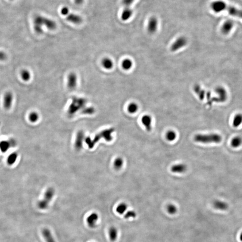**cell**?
Listing matches in <instances>:
<instances>
[{
  "label": "cell",
  "mask_w": 242,
  "mask_h": 242,
  "mask_svg": "<svg viewBox=\"0 0 242 242\" xmlns=\"http://www.w3.org/2000/svg\"><path fill=\"white\" fill-rule=\"evenodd\" d=\"M239 239L240 241L242 242V232L240 234V236H239Z\"/></svg>",
  "instance_id": "cell-39"
},
{
  "label": "cell",
  "mask_w": 242,
  "mask_h": 242,
  "mask_svg": "<svg viewBox=\"0 0 242 242\" xmlns=\"http://www.w3.org/2000/svg\"><path fill=\"white\" fill-rule=\"evenodd\" d=\"M158 27V20L155 17H152L148 23V31L150 34H154L157 32Z\"/></svg>",
  "instance_id": "cell-8"
},
{
  "label": "cell",
  "mask_w": 242,
  "mask_h": 242,
  "mask_svg": "<svg viewBox=\"0 0 242 242\" xmlns=\"http://www.w3.org/2000/svg\"><path fill=\"white\" fill-rule=\"evenodd\" d=\"M102 65L104 69L110 70L113 67V63L110 58L105 57L102 61Z\"/></svg>",
  "instance_id": "cell-19"
},
{
  "label": "cell",
  "mask_w": 242,
  "mask_h": 242,
  "mask_svg": "<svg viewBox=\"0 0 242 242\" xmlns=\"http://www.w3.org/2000/svg\"><path fill=\"white\" fill-rule=\"evenodd\" d=\"M166 139L169 141L174 140L176 138V134L173 131H169L166 134Z\"/></svg>",
  "instance_id": "cell-32"
},
{
  "label": "cell",
  "mask_w": 242,
  "mask_h": 242,
  "mask_svg": "<svg viewBox=\"0 0 242 242\" xmlns=\"http://www.w3.org/2000/svg\"><path fill=\"white\" fill-rule=\"evenodd\" d=\"M133 63L132 61L129 58L125 59L122 62V66L123 69L125 71H129L130 69H132V67Z\"/></svg>",
  "instance_id": "cell-23"
},
{
  "label": "cell",
  "mask_w": 242,
  "mask_h": 242,
  "mask_svg": "<svg viewBox=\"0 0 242 242\" xmlns=\"http://www.w3.org/2000/svg\"><path fill=\"white\" fill-rule=\"evenodd\" d=\"M13 94L10 92H8L5 94L3 99V106L6 109H10L13 103Z\"/></svg>",
  "instance_id": "cell-10"
},
{
  "label": "cell",
  "mask_w": 242,
  "mask_h": 242,
  "mask_svg": "<svg viewBox=\"0 0 242 242\" xmlns=\"http://www.w3.org/2000/svg\"><path fill=\"white\" fill-rule=\"evenodd\" d=\"M42 235L46 242H55L51 231L48 229H44L42 230Z\"/></svg>",
  "instance_id": "cell-17"
},
{
  "label": "cell",
  "mask_w": 242,
  "mask_h": 242,
  "mask_svg": "<svg viewBox=\"0 0 242 242\" xmlns=\"http://www.w3.org/2000/svg\"><path fill=\"white\" fill-rule=\"evenodd\" d=\"M109 237L111 241H115L118 237V230L115 227H112L109 230Z\"/></svg>",
  "instance_id": "cell-21"
},
{
  "label": "cell",
  "mask_w": 242,
  "mask_h": 242,
  "mask_svg": "<svg viewBox=\"0 0 242 242\" xmlns=\"http://www.w3.org/2000/svg\"><path fill=\"white\" fill-rule=\"evenodd\" d=\"M229 13L233 15L242 18V11L238 10L237 9L233 7H230L228 8Z\"/></svg>",
  "instance_id": "cell-25"
},
{
  "label": "cell",
  "mask_w": 242,
  "mask_h": 242,
  "mask_svg": "<svg viewBox=\"0 0 242 242\" xmlns=\"http://www.w3.org/2000/svg\"><path fill=\"white\" fill-rule=\"evenodd\" d=\"M29 121L32 123H35L37 122L39 118V114L35 112H32L29 115Z\"/></svg>",
  "instance_id": "cell-31"
},
{
  "label": "cell",
  "mask_w": 242,
  "mask_h": 242,
  "mask_svg": "<svg viewBox=\"0 0 242 242\" xmlns=\"http://www.w3.org/2000/svg\"><path fill=\"white\" fill-rule=\"evenodd\" d=\"M43 26H45L48 29L50 30H54L57 27L56 23L52 19L42 16L35 17L34 21V27L35 32L38 33H42L43 32Z\"/></svg>",
  "instance_id": "cell-1"
},
{
  "label": "cell",
  "mask_w": 242,
  "mask_h": 242,
  "mask_svg": "<svg viewBox=\"0 0 242 242\" xmlns=\"http://www.w3.org/2000/svg\"><path fill=\"white\" fill-rule=\"evenodd\" d=\"M127 208V205L126 204L124 203H121L116 208V212L119 214H123L125 212Z\"/></svg>",
  "instance_id": "cell-28"
},
{
  "label": "cell",
  "mask_w": 242,
  "mask_h": 242,
  "mask_svg": "<svg viewBox=\"0 0 242 242\" xmlns=\"http://www.w3.org/2000/svg\"><path fill=\"white\" fill-rule=\"evenodd\" d=\"M21 77L24 81L27 82L31 79V74L30 72L27 70H24L21 71Z\"/></svg>",
  "instance_id": "cell-27"
},
{
  "label": "cell",
  "mask_w": 242,
  "mask_h": 242,
  "mask_svg": "<svg viewBox=\"0 0 242 242\" xmlns=\"http://www.w3.org/2000/svg\"><path fill=\"white\" fill-rule=\"evenodd\" d=\"M215 92L218 96V97L215 99L216 102H224L227 99V92L224 88L221 86L218 87L215 89Z\"/></svg>",
  "instance_id": "cell-7"
},
{
  "label": "cell",
  "mask_w": 242,
  "mask_h": 242,
  "mask_svg": "<svg viewBox=\"0 0 242 242\" xmlns=\"http://www.w3.org/2000/svg\"><path fill=\"white\" fill-rule=\"evenodd\" d=\"M139 107L138 104L135 103H132L128 105L127 107V110L130 113H135L137 112Z\"/></svg>",
  "instance_id": "cell-29"
},
{
  "label": "cell",
  "mask_w": 242,
  "mask_h": 242,
  "mask_svg": "<svg viewBox=\"0 0 242 242\" xmlns=\"http://www.w3.org/2000/svg\"><path fill=\"white\" fill-rule=\"evenodd\" d=\"M234 26V23L231 20L226 21L221 26V33L225 35H228L233 30Z\"/></svg>",
  "instance_id": "cell-9"
},
{
  "label": "cell",
  "mask_w": 242,
  "mask_h": 242,
  "mask_svg": "<svg viewBox=\"0 0 242 242\" xmlns=\"http://www.w3.org/2000/svg\"><path fill=\"white\" fill-rule=\"evenodd\" d=\"M124 160H123L122 158L120 157H118L116 158L114 160V161H113V167H114V169H116V170H120V169H121L122 167H123V165H124Z\"/></svg>",
  "instance_id": "cell-22"
},
{
  "label": "cell",
  "mask_w": 242,
  "mask_h": 242,
  "mask_svg": "<svg viewBox=\"0 0 242 242\" xmlns=\"http://www.w3.org/2000/svg\"><path fill=\"white\" fill-rule=\"evenodd\" d=\"M69 12V9L66 7H64L61 9V13L63 15L66 16Z\"/></svg>",
  "instance_id": "cell-36"
},
{
  "label": "cell",
  "mask_w": 242,
  "mask_h": 242,
  "mask_svg": "<svg viewBox=\"0 0 242 242\" xmlns=\"http://www.w3.org/2000/svg\"><path fill=\"white\" fill-rule=\"evenodd\" d=\"M114 131L113 128L106 129V130L103 131L102 132H100L96 135L93 140H92L90 137H87L86 139V143L88 145V147L90 149H92L94 146L95 144L100 139H102V137L105 139V140L107 141L110 142L112 140V134Z\"/></svg>",
  "instance_id": "cell-2"
},
{
  "label": "cell",
  "mask_w": 242,
  "mask_h": 242,
  "mask_svg": "<svg viewBox=\"0 0 242 242\" xmlns=\"http://www.w3.org/2000/svg\"><path fill=\"white\" fill-rule=\"evenodd\" d=\"M187 167L185 164H180L175 165L172 166L171 168V171L172 172L175 173H182L184 172L187 170Z\"/></svg>",
  "instance_id": "cell-15"
},
{
  "label": "cell",
  "mask_w": 242,
  "mask_h": 242,
  "mask_svg": "<svg viewBox=\"0 0 242 242\" xmlns=\"http://www.w3.org/2000/svg\"><path fill=\"white\" fill-rule=\"evenodd\" d=\"M211 7L214 12L219 13L226 10L227 6V4L224 1L221 0H218L212 3Z\"/></svg>",
  "instance_id": "cell-6"
},
{
  "label": "cell",
  "mask_w": 242,
  "mask_h": 242,
  "mask_svg": "<svg viewBox=\"0 0 242 242\" xmlns=\"http://www.w3.org/2000/svg\"><path fill=\"white\" fill-rule=\"evenodd\" d=\"M197 142L203 143H219L222 140L221 136L218 134H197L194 137Z\"/></svg>",
  "instance_id": "cell-3"
},
{
  "label": "cell",
  "mask_w": 242,
  "mask_h": 242,
  "mask_svg": "<svg viewBox=\"0 0 242 242\" xmlns=\"http://www.w3.org/2000/svg\"><path fill=\"white\" fill-rule=\"evenodd\" d=\"M167 210L170 214H174L177 212V209L175 205L170 204L167 206Z\"/></svg>",
  "instance_id": "cell-34"
},
{
  "label": "cell",
  "mask_w": 242,
  "mask_h": 242,
  "mask_svg": "<svg viewBox=\"0 0 242 242\" xmlns=\"http://www.w3.org/2000/svg\"><path fill=\"white\" fill-rule=\"evenodd\" d=\"M54 195V190L53 188H49L47 190L44 195L43 199L39 201L38 203V206L39 209L41 210H45L48 207L49 202L51 201Z\"/></svg>",
  "instance_id": "cell-4"
},
{
  "label": "cell",
  "mask_w": 242,
  "mask_h": 242,
  "mask_svg": "<svg viewBox=\"0 0 242 242\" xmlns=\"http://www.w3.org/2000/svg\"><path fill=\"white\" fill-rule=\"evenodd\" d=\"M18 155L17 153H13L9 155L7 158V163L10 165L14 164L17 159Z\"/></svg>",
  "instance_id": "cell-30"
},
{
  "label": "cell",
  "mask_w": 242,
  "mask_h": 242,
  "mask_svg": "<svg viewBox=\"0 0 242 242\" xmlns=\"http://www.w3.org/2000/svg\"><path fill=\"white\" fill-rule=\"evenodd\" d=\"M213 206L215 209L220 210H227L228 207L227 204L220 200H216L214 201L213 203Z\"/></svg>",
  "instance_id": "cell-16"
},
{
  "label": "cell",
  "mask_w": 242,
  "mask_h": 242,
  "mask_svg": "<svg viewBox=\"0 0 242 242\" xmlns=\"http://www.w3.org/2000/svg\"><path fill=\"white\" fill-rule=\"evenodd\" d=\"M188 40L184 36H180L173 43L171 47L172 52H176L187 46Z\"/></svg>",
  "instance_id": "cell-5"
},
{
  "label": "cell",
  "mask_w": 242,
  "mask_h": 242,
  "mask_svg": "<svg viewBox=\"0 0 242 242\" xmlns=\"http://www.w3.org/2000/svg\"><path fill=\"white\" fill-rule=\"evenodd\" d=\"M77 77L76 74L71 73L68 76L67 85L70 89H73L76 87L77 85Z\"/></svg>",
  "instance_id": "cell-11"
},
{
  "label": "cell",
  "mask_w": 242,
  "mask_h": 242,
  "mask_svg": "<svg viewBox=\"0 0 242 242\" xmlns=\"http://www.w3.org/2000/svg\"><path fill=\"white\" fill-rule=\"evenodd\" d=\"M242 143V139L239 136L234 137L231 141V146L234 148H238Z\"/></svg>",
  "instance_id": "cell-24"
},
{
  "label": "cell",
  "mask_w": 242,
  "mask_h": 242,
  "mask_svg": "<svg viewBox=\"0 0 242 242\" xmlns=\"http://www.w3.org/2000/svg\"><path fill=\"white\" fill-rule=\"evenodd\" d=\"M242 124V114L238 113L234 116L233 120V127L235 128H237Z\"/></svg>",
  "instance_id": "cell-20"
},
{
  "label": "cell",
  "mask_w": 242,
  "mask_h": 242,
  "mask_svg": "<svg viewBox=\"0 0 242 242\" xmlns=\"http://www.w3.org/2000/svg\"><path fill=\"white\" fill-rule=\"evenodd\" d=\"M136 213L133 211H130L127 212L124 216V218L126 219L130 218H135L136 217Z\"/></svg>",
  "instance_id": "cell-35"
},
{
  "label": "cell",
  "mask_w": 242,
  "mask_h": 242,
  "mask_svg": "<svg viewBox=\"0 0 242 242\" xmlns=\"http://www.w3.org/2000/svg\"><path fill=\"white\" fill-rule=\"evenodd\" d=\"M65 16L68 21L74 24H80L82 23L83 20L80 16L72 13L70 14V12Z\"/></svg>",
  "instance_id": "cell-12"
},
{
  "label": "cell",
  "mask_w": 242,
  "mask_h": 242,
  "mask_svg": "<svg viewBox=\"0 0 242 242\" xmlns=\"http://www.w3.org/2000/svg\"><path fill=\"white\" fill-rule=\"evenodd\" d=\"M141 122L143 124L145 127L147 131L150 132L152 130V123L151 117L149 115H144L142 118Z\"/></svg>",
  "instance_id": "cell-13"
},
{
  "label": "cell",
  "mask_w": 242,
  "mask_h": 242,
  "mask_svg": "<svg viewBox=\"0 0 242 242\" xmlns=\"http://www.w3.org/2000/svg\"><path fill=\"white\" fill-rule=\"evenodd\" d=\"M7 58V55L6 53L0 51V61H5Z\"/></svg>",
  "instance_id": "cell-37"
},
{
  "label": "cell",
  "mask_w": 242,
  "mask_h": 242,
  "mask_svg": "<svg viewBox=\"0 0 242 242\" xmlns=\"http://www.w3.org/2000/svg\"><path fill=\"white\" fill-rule=\"evenodd\" d=\"M11 146L10 142L7 141H3L0 143V149L2 152H5L8 151Z\"/></svg>",
  "instance_id": "cell-26"
},
{
  "label": "cell",
  "mask_w": 242,
  "mask_h": 242,
  "mask_svg": "<svg viewBox=\"0 0 242 242\" xmlns=\"http://www.w3.org/2000/svg\"><path fill=\"white\" fill-rule=\"evenodd\" d=\"M135 0H123V4L124 7V10L132 9L131 8L132 5Z\"/></svg>",
  "instance_id": "cell-33"
},
{
  "label": "cell",
  "mask_w": 242,
  "mask_h": 242,
  "mask_svg": "<svg viewBox=\"0 0 242 242\" xmlns=\"http://www.w3.org/2000/svg\"><path fill=\"white\" fill-rule=\"evenodd\" d=\"M84 136H85V135L83 132H79L77 134L76 141H75V146L77 149H80L82 148Z\"/></svg>",
  "instance_id": "cell-18"
},
{
  "label": "cell",
  "mask_w": 242,
  "mask_h": 242,
  "mask_svg": "<svg viewBox=\"0 0 242 242\" xmlns=\"http://www.w3.org/2000/svg\"><path fill=\"white\" fill-rule=\"evenodd\" d=\"M98 219V214L95 213H93L88 216L87 218V222L90 227L93 228L96 226Z\"/></svg>",
  "instance_id": "cell-14"
},
{
  "label": "cell",
  "mask_w": 242,
  "mask_h": 242,
  "mask_svg": "<svg viewBox=\"0 0 242 242\" xmlns=\"http://www.w3.org/2000/svg\"><path fill=\"white\" fill-rule=\"evenodd\" d=\"M74 2L77 5H80L84 2V0H74Z\"/></svg>",
  "instance_id": "cell-38"
}]
</instances>
